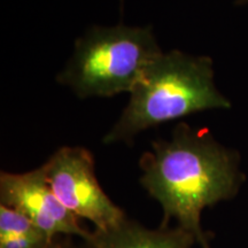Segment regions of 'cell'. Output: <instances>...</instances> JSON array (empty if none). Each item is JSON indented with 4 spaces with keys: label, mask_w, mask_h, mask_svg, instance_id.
Masks as SVG:
<instances>
[{
    "label": "cell",
    "mask_w": 248,
    "mask_h": 248,
    "mask_svg": "<svg viewBox=\"0 0 248 248\" xmlns=\"http://www.w3.org/2000/svg\"><path fill=\"white\" fill-rule=\"evenodd\" d=\"M48 248H71V247L67 244V241H62L60 238H57V239L54 240V243L52 244Z\"/></svg>",
    "instance_id": "cell-7"
},
{
    "label": "cell",
    "mask_w": 248,
    "mask_h": 248,
    "mask_svg": "<svg viewBox=\"0 0 248 248\" xmlns=\"http://www.w3.org/2000/svg\"><path fill=\"white\" fill-rule=\"evenodd\" d=\"M235 5H238V6L248 5V0H235Z\"/></svg>",
    "instance_id": "cell-8"
},
{
    "label": "cell",
    "mask_w": 248,
    "mask_h": 248,
    "mask_svg": "<svg viewBox=\"0 0 248 248\" xmlns=\"http://www.w3.org/2000/svg\"><path fill=\"white\" fill-rule=\"evenodd\" d=\"M230 106L214 83L212 59L178 49L162 52L131 90L122 115L102 141L131 144L139 133L162 123Z\"/></svg>",
    "instance_id": "cell-2"
},
{
    "label": "cell",
    "mask_w": 248,
    "mask_h": 248,
    "mask_svg": "<svg viewBox=\"0 0 248 248\" xmlns=\"http://www.w3.org/2000/svg\"><path fill=\"white\" fill-rule=\"evenodd\" d=\"M42 167L61 203L79 219L91 222L94 230H109L128 218L99 184L94 160L89 150L63 146Z\"/></svg>",
    "instance_id": "cell-4"
},
{
    "label": "cell",
    "mask_w": 248,
    "mask_h": 248,
    "mask_svg": "<svg viewBox=\"0 0 248 248\" xmlns=\"http://www.w3.org/2000/svg\"><path fill=\"white\" fill-rule=\"evenodd\" d=\"M139 166L141 186L163 210L161 226L173 219L195 243L209 248L201 213L239 190L244 177L238 154L218 144L208 130L179 123L170 139L152 142Z\"/></svg>",
    "instance_id": "cell-1"
},
{
    "label": "cell",
    "mask_w": 248,
    "mask_h": 248,
    "mask_svg": "<svg viewBox=\"0 0 248 248\" xmlns=\"http://www.w3.org/2000/svg\"><path fill=\"white\" fill-rule=\"evenodd\" d=\"M194 243V238L178 226L148 229L126 218L109 230L92 231L80 248H192Z\"/></svg>",
    "instance_id": "cell-6"
},
{
    "label": "cell",
    "mask_w": 248,
    "mask_h": 248,
    "mask_svg": "<svg viewBox=\"0 0 248 248\" xmlns=\"http://www.w3.org/2000/svg\"><path fill=\"white\" fill-rule=\"evenodd\" d=\"M0 204L17 210L30 219L51 239L78 237L88 239L92 231L79 224V218L70 213L54 194L46 179L44 169L0 175Z\"/></svg>",
    "instance_id": "cell-5"
},
{
    "label": "cell",
    "mask_w": 248,
    "mask_h": 248,
    "mask_svg": "<svg viewBox=\"0 0 248 248\" xmlns=\"http://www.w3.org/2000/svg\"><path fill=\"white\" fill-rule=\"evenodd\" d=\"M161 53L151 26H94L76 40L57 80L80 99L130 93Z\"/></svg>",
    "instance_id": "cell-3"
}]
</instances>
